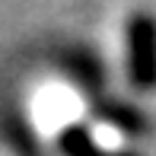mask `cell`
Returning <instances> with one entry per match:
<instances>
[{
    "label": "cell",
    "mask_w": 156,
    "mask_h": 156,
    "mask_svg": "<svg viewBox=\"0 0 156 156\" xmlns=\"http://www.w3.org/2000/svg\"><path fill=\"white\" fill-rule=\"evenodd\" d=\"M124 67L134 89H156V16L150 13H131L124 23Z\"/></svg>",
    "instance_id": "obj_1"
},
{
    "label": "cell",
    "mask_w": 156,
    "mask_h": 156,
    "mask_svg": "<svg viewBox=\"0 0 156 156\" xmlns=\"http://www.w3.org/2000/svg\"><path fill=\"white\" fill-rule=\"evenodd\" d=\"M89 112L99 118L102 124L115 127L124 137H140L147 127V118L140 108H134L131 102H121V99H108V96H93L89 102Z\"/></svg>",
    "instance_id": "obj_2"
},
{
    "label": "cell",
    "mask_w": 156,
    "mask_h": 156,
    "mask_svg": "<svg viewBox=\"0 0 156 156\" xmlns=\"http://www.w3.org/2000/svg\"><path fill=\"white\" fill-rule=\"evenodd\" d=\"M54 144H58V150L64 156H137L131 150H105V147H99L93 131H89L83 121L64 124L58 131V137H54Z\"/></svg>",
    "instance_id": "obj_3"
},
{
    "label": "cell",
    "mask_w": 156,
    "mask_h": 156,
    "mask_svg": "<svg viewBox=\"0 0 156 156\" xmlns=\"http://www.w3.org/2000/svg\"><path fill=\"white\" fill-rule=\"evenodd\" d=\"M61 67H64V73H67L70 80H76L80 86H86L89 93L102 86L105 67H102V61H99L93 51H86V48H70V51H64L61 54Z\"/></svg>",
    "instance_id": "obj_4"
}]
</instances>
